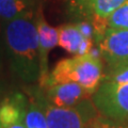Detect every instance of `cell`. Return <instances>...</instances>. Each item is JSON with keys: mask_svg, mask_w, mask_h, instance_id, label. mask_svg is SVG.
Segmentation results:
<instances>
[{"mask_svg": "<svg viewBox=\"0 0 128 128\" xmlns=\"http://www.w3.org/2000/svg\"><path fill=\"white\" fill-rule=\"evenodd\" d=\"M35 12L4 25V41L11 68L26 83L36 82L41 76Z\"/></svg>", "mask_w": 128, "mask_h": 128, "instance_id": "cell-1", "label": "cell"}, {"mask_svg": "<svg viewBox=\"0 0 128 128\" xmlns=\"http://www.w3.org/2000/svg\"><path fill=\"white\" fill-rule=\"evenodd\" d=\"M104 79L100 58L88 54L61 60L49 73L43 89L59 83L75 82L93 95ZM42 89V88H41Z\"/></svg>", "mask_w": 128, "mask_h": 128, "instance_id": "cell-2", "label": "cell"}, {"mask_svg": "<svg viewBox=\"0 0 128 128\" xmlns=\"http://www.w3.org/2000/svg\"><path fill=\"white\" fill-rule=\"evenodd\" d=\"M33 96L45 111L48 128H86L100 115L92 97L83 99L74 106L58 107L45 97L41 88Z\"/></svg>", "mask_w": 128, "mask_h": 128, "instance_id": "cell-3", "label": "cell"}, {"mask_svg": "<svg viewBox=\"0 0 128 128\" xmlns=\"http://www.w3.org/2000/svg\"><path fill=\"white\" fill-rule=\"evenodd\" d=\"M92 100L100 114L115 121H128V83L102 81Z\"/></svg>", "mask_w": 128, "mask_h": 128, "instance_id": "cell-4", "label": "cell"}, {"mask_svg": "<svg viewBox=\"0 0 128 128\" xmlns=\"http://www.w3.org/2000/svg\"><path fill=\"white\" fill-rule=\"evenodd\" d=\"M35 22H36L38 38V56H40V88H44L49 76L48 73V56L51 49L59 45V31L58 28L50 26L45 19L42 13L41 6H38L35 12Z\"/></svg>", "mask_w": 128, "mask_h": 128, "instance_id": "cell-5", "label": "cell"}, {"mask_svg": "<svg viewBox=\"0 0 128 128\" xmlns=\"http://www.w3.org/2000/svg\"><path fill=\"white\" fill-rule=\"evenodd\" d=\"M108 66L128 63V30L108 28L97 44Z\"/></svg>", "mask_w": 128, "mask_h": 128, "instance_id": "cell-6", "label": "cell"}, {"mask_svg": "<svg viewBox=\"0 0 128 128\" xmlns=\"http://www.w3.org/2000/svg\"><path fill=\"white\" fill-rule=\"evenodd\" d=\"M45 97L52 105L58 107H70L77 105L83 99L91 98L92 94L84 88L75 82L59 83L45 88Z\"/></svg>", "mask_w": 128, "mask_h": 128, "instance_id": "cell-7", "label": "cell"}, {"mask_svg": "<svg viewBox=\"0 0 128 128\" xmlns=\"http://www.w3.org/2000/svg\"><path fill=\"white\" fill-rule=\"evenodd\" d=\"M28 105L22 93H13L0 102V126L6 128L19 121H25Z\"/></svg>", "mask_w": 128, "mask_h": 128, "instance_id": "cell-8", "label": "cell"}, {"mask_svg": "<svg viewBox=\"0 0 128 128\" xmlns=\"http://www.w3.org/2000/svg\"><path fill=\"white\" fill-rule=\"evenodd\" d=\"M36 4V0H0V19L6 22L32 14Z\"/></svg>", "mask_w": 128, "mask_h": 128, "instance_id": "cell-9", "label": "cell"}, {"mask_svg": "<svg viewBox=\"0 0 128 128\" xmlns=\"http://www.w3.org/2000/svg\"><path fill=\"white\" fill-rule=\"evenodd\" d=\"M59 31V46L68 54H77L78 49L84 40L76 24H67L58 28Z\"/></svg>", "mask_w": 128, "mask_h": 128, "instance_id": "cell-10", "label": "cell"}, {"mask_svg": "<svg viewBox=\"0 0 128 128\" xmlns=\"http://www.w3.org/2000/svg\"><path fill=\"white\" fill-rule=\"evenodd\" d=\"M127 0H88L83 13L102 18H108Z\"/></svg>", "mask_w": 128, "mask_h": 128, "instance_id": "cell-11", "label": "cell"}, {"mask_svg": "<svg viewBox=\"0 0 128 128\" xmlns=\"http://www.w3.org/2000/svg\"><path fill=\"white\" fill-rule=\"evenodd\" d=\"M25 124L27 128H48L45 111L42 105L34 97L28 105Z\"/></svg>", "mask_w": 128, "mask_h": 128, "instance_id": "cell-12", "label": "cell"}, {"mask_svg": "<svg viewBox=\"0 0 128 128\" xmlns=\"http://www.w3.org/2000/svg\"><path fill=\"white\" fill-rule=\"evenodd\" d=\"M107 19L109 28L128 30V0L115 10Z\"/></svg>", "mask_w": 128, "mask_h": 128, "instance_id": "cell-13", "label": "cell"}, {"mask_svg": "<svg viewBox=\"0 0 128 128\" xmlns=\"http://www.w3.org/2000/svg\"><path fill=\"white\" fill-rule=\"evenodd\" d=\"M102 81L128 83V63L108 66L107 73L104 74Z\"/></svg>", "mask_w": 128, "mask_h": 128, "instance_id": "cell-14", "label": "cell"}, {"mask_svg": "<svg viewBox=\"0 0 128 128\" xmlns=\"http://www.w3.org/2000/svg\"><path fill=\"white\" fill-rule=\"evenodd\" d=\"M76 25H77L79 31L81 32V34L83 35V38L94 40V27L92 24L88 22H80Z\"/></svg>", "mask_w": 128, "mask_h": 128, "instance_id": "cell-15", "label": "cell"}, {"mask_svg": "<svg viewBox=\"0 0 128 128\" xmlns=\"http://www.w3.org/2000/svg\"><path fill=\"white\" fill-rule=\"evenodd\" d=\"M111 118L100 114L98 118H96L86 128H109L110 127Z\"/></svg>", "mask_w": 128, "mask_h": 128, "instance_id": "cell-16", "label": "cell"}, {"mask_svg": "<svg viewBox=\"0 0 128 128\" xmlns=\"http://www.w3.org/2000/svg\"><path fill=\"white\" fill-rule=\"evenodd\" d=\"M67 1L70 2V4L73 9L78 10L80 13H83L88 0H67Z\"/></svg>", "mask_w": 128, "mask_h": 128, "instance_id": "cell-17", "label": "cell"}, {"mask_svg": "<svg viewBox=\"0 0 128 128\" xmlns=\"http://www.w3.org/2000/svg\"><path fill=\"white\" fill-rule=\"evenodd\" d=\"M109 128H128V121H115V120H111Z\"/></svg>", "mask_w": 128, "mask_h": 128, "instance_id": "cell-18", "label": "cell"}, {"mask_svg": "<svg viewBox=\"0 0 128 128\" xmlns=\"http://www.w3.org/2000/svg\"><path fill=\"white\" fill-rule=\"evenodd\" d=\"M6 128H27V126H26V124H25V121H19V122L12 124V125L8 126Z\"/></svg>", "mask_w": 128, "mask_h": 128, "instance_id": "cell-19", "label": "cell"}, {"mask_svg": "<svg viewBox=\"0 0 128 128\" xmlns=\"http://www.w3.org/2000/svg\"><path fill=\"white\" fill-rule=\"evenodd\" d=\"M0 128H2V127H1V126H0Z\"/></svg>", "mask_w": 128, "mask_h": 128, "instance_id": "cell-20", "label": "cell"}]
</instances>
